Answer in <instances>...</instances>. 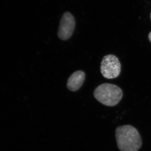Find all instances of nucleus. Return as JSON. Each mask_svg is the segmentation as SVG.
I'll return each mask as SVG.
<instances>
[{"label": "nucleus", "mask_w": 151, "mask_h": 151, "mask_svg": "<svg viewBox=\"0 0 151 151\" xmlns=\"http://www.w3.org/2000/svg\"><path fill=\"white\" fill-rule=\"evenodd\" d=\"M115 137L117 146L121 151H138L142 144L137 129L130 125L117 127Z\"/></svg>", "instance_id": "nucleus-1"}, {"label": "nucleus", "mask_w": 151, "mask_h": 151, "mask_svg": "<svg viewBox=\"0 0 151 151\" xmlns=\"http://www.w3.org/2000/svg\"><path fill=\"white\" fill-rule=\"evenodd\" d=\"M94 96L101 104L113 107L119 104L123 93L122 89L114 84L105 83L97 86L94 90Z\"/></svg>", "instance_id": "nucleus-2"}, {"label": "nucleus", "mask_w": 151, "mask_h": 151, "mask_svg": "<svg viewBox=\"0 0 151 151\" xmlns=\"http://www.w3.org/2000/svg\"><path fill=\"white\" fill-rule=\"evenodd\" d=\"M100 71L103 76L108 79L118 77L121 72V64L118 58L112 54L104 56L101 63Z\"/></svg>", "instance_id": "nucleus-3"}, {"label": "nucleus", "mask_w": 151, "mask_h": 151, "mask_svg": "<svg viewBox=\"0 0 151 151\" xmlns=\"http://www.w3.org/2000/svg\"><path fill=\"white\" fill-rule=\"evenodd\" d=\"M75 24V19L70 13L66 12L63 14L58 33L59 38L63 40L68 39L73 34Z\"/></svg>", "instance_id": "nucleus-4"}, {"label": "nucleus", "mask_w": 151, "mask_h": 151, "mask_svg": "<svg viewBox=\"0 0 151 151\" xmlns=\"http://www.w3.org/2000/svg\"><path fill=\"white\" fill-rule=\"evenodd\" d=\"M85 74L82 70L76 71L68 80V89L73 92H75L80 89L85 80Z\"/></svg>", "instance_id": "nucleus-5"}, {"label": "nucleus", "mask_w": 151, "mask_h": 151, "mask_svg": "<svg viewBox=\"0 0 151 151\" xmlns=\"http://www.w3.org/2000/svg\"><path fill=\"white\" fill-rule=\"evenodd\" d=\"M148 37L149 40H150V41L151 42V32L149 33Z\"/></svg>", "instance_id": "nucleus-6"}, {"label": "nucleus", "mask_w": 151, "mask_h": 151, "mask_svg": "<svg viewBox=\"0 0 151 151\" xmlns=\"http://www.w3.org/2000/svg\"><path fill=\"white\" fill-rule=\"evenodd\" d=\"M150 18H151V14H150Z\"/></svg>", "instance_id": "nucleus-7"}]
</instances>
